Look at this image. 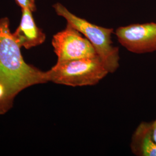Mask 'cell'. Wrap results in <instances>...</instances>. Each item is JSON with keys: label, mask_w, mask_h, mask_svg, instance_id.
Here are the masks:
<instances>
[{"label": "cell", "mask_w": 156, "mask_h": 156, "mask_svg": "<svg viewBox=\"0 0 156 156\" xmlns=\"http://www.w3.org/2000/svg\"><path fill=\"white\" fill-rule=\"evenodd\" d=\"M21 47L9 28L8 18L0 20V83L15 97L23 90L36 84L49 82L43 72L24 62Z\"/></svg>", "instance_id": "obj_1"}, {"label": "cell", "mask_w": 156, "mask_h": 156, "mask_svg": "<svg viewBox=\"0 0 156 156\" xmlns=\"http://www.w3.org/2000/svg\"><path fill=\"white\" fill-rule=\"evenodd\" d=\"M49 82L73 87L94 86L109 72L98 56L57 62L46 72Z\"/></svg>", "instance_id": "obj_3"}, {"label": "cell", "mask_w": 156, "mask_h": 156, "mask_svg": "<svg viewBox=\"0 0 156 156\" xmlns=\"http://www.w3.org/2000/svg\"><path fill=\"white\" fill-rule=\"evenodd\" d=\"M16 1L22 8H27L32 12L35 10V0H16Z\"/></svg>", "instance_id": "obj_9"}, {"label": "cell", "mask_w": 156, "mask_h": 156, "mask_svg": "<svg viewBox=\"0 0 156 156\" xmlns=\"http://www.w3.org/2000/svg\"><path fill=\"white\" fill-rule=\"evenodd\" d=\"M130 147L136 156H156V144L151 136L149 122H142L135 129Z\"/></svg>", "instance_id": "obj_7"}, {"label": "cell", "mask_w": 156, "mask_h": 156, "mask_svg": "<svg viewBox=\"0 0 156 156\" xmlns=\"http://www.w3.org/2000/svg\"><path fill=\"white\" fill-rule=\"evenodd\" d=\"M115 34L119 43L131 52L141 54L156 51V23L120 27Z\"/></svg>", "instance_id": "obj_5"}, {"label": "cell", "mask_w": 156, "mask_h": 156, "mask_svg": "<svg viewBox=\"0 0 156 156\" xmlns=\"http://www.w3.org/2000/svg\"><path fill=\"white\" fill-rule=\"evenodd\" d=\"M14 99L5 86L0 83V115L5 114L11 108Z\"/></svg>", "instance_id": "obj_8"}, {"label": "cell", "mask_w": 156, "mask_h": 156, "mask_svg": "<svg viewBox=\"0 0 156 156\" xmlns=\"http://www.w3.org/2000/svg\"><path fill=\"white\" fill-rule=\"evenodd\" d=\"M53 7L58 15L65 18L67 23L89 41L109 73H115L120 66V56L119 48L113 45L112 41L113 29L97 26L76 16L60 3Z\"/></svg>", "instance_id": "obj_2"}, {"label": "cell", "mask_w": 156, "mask_h": 156, "mask_svg": "<svg viewBox=\"0 0 156 156\" xmlns=\"http://www.w3.org/2000/svg\"><path fill=\"white\" fill-rule=\"evenodd\" d=\"M51 43L57 56V62L98 56L89 41L68 23L64 30L53 36Z\"/></svg>", "instance_id": "obj_4"}, {"label": "cell", "mask_w": 156, "mask_h": 156, "mask_svg": "<svg viewBox=\"0 0 156 156\" xmlns=\"http://www.w3.org/2000/svg\"><path fill=\"white\" fill-rule=\"evenodd\" d=\"M151 136L156 144V120L149 123Z\"/></svg>", "instance_id": "obj_10"}, {"label": "cell", "mask_w": 156, "mask_h": 156, "mask_svg": "<svg viewBox=\"0 0 156 156\" xmlns=\"http://www.w3.org/2000/svg\"><path fill=\"white\" fill-rule=\"evenodd\" d=\"M31 12L28 9L22 8L20 25L12 33L19 46L27 49L41 45L46 39L45 34L36 25Z\"/></svg>", "instance_id": "obj_6"}]
</instances>
